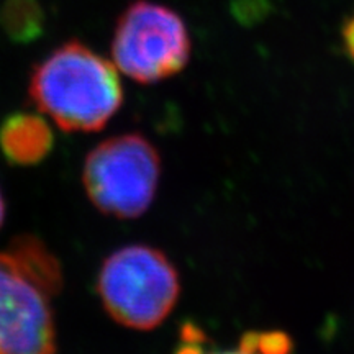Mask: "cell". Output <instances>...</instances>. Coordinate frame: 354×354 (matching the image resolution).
I'll list each match as a JSON object with an SVG mask.
<instances>
[{
	"label": "cell",
	"mask_w": 354,
	"mask_h": 354,
	"mask_svg": "<svg viewBox=\"0 0 354 354\" xmlns=\"http://www.w3.org/2000/svg\"><path fill=\"white\" fill-rule=\"evenodd\" d=\"M30 99L64 131H99L123 104L117 68L81 41H68L35 66Z\"/></svg>",
	"instance_id": "cell-1"
},
{
	"label": "cell",
	"mask_w": 354,
	"mask_h": 354,
	"mask_svg": "<svg viewBox=\"0 0 354 354\" xmlns=\"http://www.w3.org/2000/svg\"><path fill=\"white\" fill-rule=\"evenodd\" d=\"M97 294L105 312L122 326L154 330L179 302V271L158 248L128 245L102 263Z\"/></svg>",
	"instance_id": "cell-2"
},
{
	"label": "cell",
	"mask_w": 354,
	"mask_h": 354,
	"mask_svg": "<svg viewBox=\"0 0 354 354\" xmlns=\"http://www.w3.org/2000/svg\"><path fill=\"white\" fill-rule=\"evenodd\" d=\"M161 156L141 133H123L88 151L82 183L88 201L115 218H138L153 205L161 179Z\"/></svg>",
	"instance_id": "cell-3"
},
{
	"label": "cell",
	"mask_w": 354,
	"mask_h": 354,
	"mask_svg": "<svg viewBox=\"0 0 354 354\" xmlns=\"http://www.w3.org/2000/svg\"><path fill=\"white\" fill-rule=\"evenodd\" d=\"M192 41L180 15L149 0H136L118 17L112 37L115 68L138 84H158L183 73Z\"/></svg>",
	"instance_id": "cell-4"
},
{
	"label": "cell",
	"mask_w": 354,
	"mask_h": 354,
	"mask_svg": "<svg viewBox=\"0 0 354 354\" xmlns=\"http://www.w3.org/2000/svg\"><path fill=\"white\" fill-rule=\"evenodd\" d=\"M46 290L8 253H0V354H55V315Z\"/></svg>",
	"instance_id": "cell-5"
},
{
	"label": "cell",
	"mask_w": 354,
	"mask_h": 354,
	"mask_svg": "<svg viewBox=\"0 0 354 354\" xmlns=\"http://www.w3.org/2000/svg\"><path fill=\"white\" fill-rule=\"evenodd\" d=\"M53 141L51 128L39 115L13 113L0 125V149L12 165H38L51 153Z\"/></svg>",
	"instance_id": "cell-6"
},
{
	"label": "cell",
	"mask_w": 354,
	"mask_h": 354,
	"mask_svg": "<svg viewBox=\"0 0 354 354\" xmlns=\"http://www.w3.org/2000/svg\"><path fill=\"white\" fill-rule=\"evenodd\" d=\"M294 343L286 331H246L236 348L215 349L209 338L194 323H184L174 354H290Z\"/></svg>",
	"instance_id": "cell-7"
},
{
	"label": "cell",
	"mask_w": 354,
	"mask_h": 354,
	"mask_svg": "<svg viewBox=\"0 0 354 354\" xmlns=\"http://www.w3.org/2000/svg\"><path fill=\"white\" fill-rule=\"evenodd\" d=\"M13 258L24 266L25 271L32 276L39 286L50 295L59 292L63 277L57 261L50 251L43 246V243L33 236H20L12 241L8 250Z\"/></svg>",
	"instance_id": "cell-8"
},
{
	"label": "cell",
	"mask_w": 354,
	"mask_h": 354,
	"mask_svg": "<svg viewBox=\"0 0 354 354\" xmlns=\"http://www.w3.org/2000/svg\"><path fill=\"white\" fill-rule=\"evenodd\" d=\"M0 24L15 41H28L41 33L43 10L38 0H7L0 10Z\"/></svg>",
	"instance_id": "cell-9"
},
{
	"label": "cell",
	"mask_w": 354,
	"mask_h": 354,
	"mask_svg": "<svg viewBox=\"0 0 354 354\" xmlns=\"http://www.w3.org/2000/svg\"><path fill=\"white\" fill-rule=\"evenodd\" d=\"M342 38H343V46L346 55L354 61V15L344 21L343 30H342Z\"/></svg>",
	"instance_id": "cell-10"
},
{
	"label": "cell",
	"mask_w": 354,
	"mask_h": 354,
	"mask_svg": "<svg viewBox=\"0 0 354 354\" xmlns=\"http://www.w3.org/2000/svg\"><path fill=\"white\" fill-rule=\"evenodd\" d=\"M3 220H6V202H3V196L0 192V228H2Z\"/></svg>",
	"instance_id": "cell-11"
}]
</instances>
